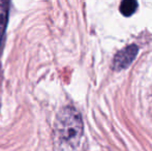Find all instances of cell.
Wrapping results in <instances>:
<instances>
[{"mask_svg":"<svg viewBox=\"0 0 152 151\" xmlns=\"http://www.w3.org/2000/svg\"><path fill=\"white\" fill-rule=\"evenodd\" d=\"M55 139L64 150L78 147L83 136V121L80 113L74 107H64L55 120Z\"/></svg>","mask_w":152,"mask_h":151,"instance_id":"6da1fadb","label":"cell"},{"mask_svg":"<svg viewBox=\"0 0 152 151\" xmlns=\"http://www.w3.org/2000/svg\"><path fill=\"white\" fill-rule=\"evenodd\" d=\"M138 51L139 49L136 44H130L124 48L123 50L119 51L115 56L114 62H113V67L115 71H122L129 66L136 58Z\"/></svg>","mask_w":152,"mask_h":151,"instance_id":"7a4b0ae2","label":"cell"},{"mask_svg":"<svg viewBox=\"0 0 152 151\" xmlns=\"http://www.w3.org/2000/svg\"><path fill=\"white\" fill-rule=\"evenodd\" d=\"M10 0H0V52L4 44V36L10 16Z\"/></svg>","mask_w":152,"mask_h":151,"instance_id":"3957f363","label":"cell"},{"mask_svg":"<svg viewBox=\"0 0 152 151\" xmlns=\"http://www.w3.org/2000/svg\"><path fill=\"white\" fill-rule=\"evenodd\" d=\"M138 7L137 0H122L120 3V12L124 17H130Z\"/></svg>","mask_w":152,"mask_h":151,"instance_id":"277c9868","label":"cell"}]
</instances>
